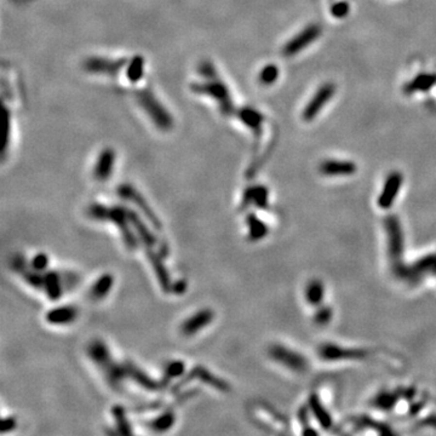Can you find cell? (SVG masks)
I'll return each mask as SVG.
<instances>
[{
    "mask_svg": "<svg viewBox=\"0 0 436 436\" xmlns=\"http://www.w3.org/2000/svg\"><path fill=\"white\" fill-rule=\"evenodd\" d=\"M89 216L95 218V219H109L112 222H114L115 224H117L122 237L126 241L125 244L130 249H134L136 246L134 235L131 234V232H130V229L126 225L127 210L121 209V207H112V209H109V207L101 206V205H94V206L90 207Z\"/></svg>",
    "mask_w": 436,
    "mask_h": 436,
    "instance_id": "obj_1",
    "label": "cell"
},
{
    "mask_svg": "<svg viewBox=\"0 0 436 436\" xmlns=\"http://www.w3.org/2000/svg\"><path fill=\"white\" fill-rule=\"evenodd\" d=\"M269 355L274 361L297 373H303L308 369V361L302 354L288 349L285 345L274 344L269 349Z\"/></svg>",
    "mask_w": 436,
    "mask_h": 436,
    "instance_id": "obj_2",
    "label": "cell"
},
{
    "mask_svg": "<svg viewBox=\"0 0 436 436\" xmlns=\"http://www.w3.org/2000/svg\"><path fill=\"white\" fill-rule=\"evenodd\" d=\"M386 234H388L389 256H390L391 262L395 264L396 270L400 271V261L403 253V234L398 218L394 216L386 218Z\"/></svg>",
    "mask_w": 436,
    "mask_h": 436,
    "instance_id": "obj_3",
    "label": "cell"
},
{
    "mask_svg": "<svg viewBox=\"0 0 436 436\" xmlns=\"http://www.w3.org/2000/svg\"><path fill=\"white\" fill-rule=\"evenodd\" d=\"M319 355L326 361H352V360L366 359L369 352L364 349L345 348L342 345L327 343L319 348Z\"/></svg>",
    "mask_w": 436,
    "mask_h": 436,
    "instance_id": "obj_4",
    "label": "cell"
},
{
    "mask_svg": "<svg viewBox=\"0 0 436 436\" xmlns=\"http://www.w3.org/2000/svg\"><path fill=\"white\" fill-rule=\"evenodd\" d=\"M320 34H321V28L317 24H310V26L305 27L292 40L286 44L285 48H284V55L293 56L300 51L304 50L308 45H310L317 40Z\"/></svg>",
    "mask_w": 436,
    "mask_h": 436,
    "instance_id": "obj_5",
    "label": "cell"
},
{
    "mask_svg": "<svg viewBox=\"0 0 436 436\" xmlns=\"http://www.w3.org/2000/svg\"><path fill=\"white\" fill-rule=\"evenodd\" d=\"M402 175L398 171H394L386 177L384 182L383 189H382L381 195L378 198V206L383 210H388L393 206L396 197L399 195V192L402 185Z\"/></svg>",
    "mask_w": 436,
    "mask_h": 436,
    "instance_id": "obj_6",
    "label": "cell"
},
{
    "mask_svg": "<svg viewBox=\"0 0 436 436\" xmlns=\"http://www.w3.org/2000/svg\"><path fill=\"white\" fill-rule=\"evenodd\" d=\"M335 91V87L333 84H325L317 91V94L313 96L309 103L305 107L303 112V119L310 121L318 115V113L324 108L325 104L333 97Z\"/></svg>",
    "mask_w": 436,
    "mask_h": 436,
    "instance_id": "obj_7",
    "label": "cell"
},
{
    "mask_svg": "<svg viewBox=\"0 0 436 436\" xmlns=\"http://www.w3.org/2000/svg\"><path fill=\"white\" fill-rule=\"evenodd\" d=\"M215 314L210 309H202L198 312L197 314L188 318L182 325H181V332L185 335H193L199 332L202 327H206L214 319Z\"/></svg>",
    "mask_w": 436,
    "mask_h": 436,
    "instance_id": "obj_8",
    "label": "cell"
},
{
    "mask_svg": "<svg viewBox=\"0 0 436 436\" xmlns=\"http://www.w3.org/2000/svg\"><path fill=\"white\" fill-rule=\"evenodd\" d=\"M119 193H120V195H121L122 198H125V199L131 200V201H134V204H136L137 206L139 207V210H141V211L143 212L144 215H146L147 218H148V219H149V222H151V224L154 225V227H155V228H160L161 227L160 220L158 219V217L155 216V214H153V211H151V207H149L148 205H147V202L144 201L143 198H142L141 195H139V193H137L136 190L132 189V188L129 187V185H124V187L120 188Z\"/></svg>",
    "mask_w": 436,
    "mask_h": 436,
    "instance_id": "obj_9",
    "label": "cell"
},
{
    "mask_svg": "<svg viewBox=\"0 0 436 436\" xmlns=\"http://www.w3.org/2000/svg\"><path fill=\"white\" fill-rule=\"evenodd\" d=\"M322 175L337 177V176H350L356 172V165L352 161L326 160L320 165Z\"/></svg>",
    "mask_w": 436,
    "mask_h": 436,
    "instance_id": "obj_10",
    "label": "cell"
},
{
    "mask_svg": "<svg viewBox=\"0 0 436 436\" xmlns=\"http://www.w3.org/2000/svg\"><path fill=\"white\" fill-rule=\"evenodd\" d=\"M78 317V310L72 305H63L52 309L46 314L48 322L53 325H65L74 321Z\"/></svg>",
    "mask_w": 436,
    "mask_h": 436,
    "instance_id": "obj_11",
    "label": "cell"
},
{
    "mask_svg": "<svg viewBox=\"0 0 436 436\" xmlns=\"http://www.w3.org/2000/svg\"><path fill=\"white\" fill-rule=\"evenodd\" d=\"M304 295L308 304L314 305V307L321 304L325 298V286L322 281L318 280V279L309 281L305 287Z\"/></svg>",
    "mask_w": 436,
    "mask_h": 436,
    "instance_id": "obj_12",
    "label": "cell"
},
{
    "mask_svg": "<svg viewBox=\"0 0 436 436\" xmlns=\"http://www.w3.org/2000/svg\"><path fill=\"white\" fill-rule=\"evenodd\" d=\"M309 406L310 411H312L313 415L315 416V418L319 420V423L322 425V428L330 429V428L332 427V419H331L330 413L327 412V410L324 407V405H322L319 396L313 394V395L309 398Z\"/></svg>",
    "mask_w": 436,
    "mask_h": 436,
    "instance_id": "obj_13",
    "label": "cell"
},
{
    "mask_svg": "<svg viewBox=\"0 0 436 436\" xmlns=\"http://www.w3.org/2000/svg\"><path fill=\"white\" fill-rule=\"evenodd\" d=\"M254 202L261 209H266L268 205V190L264 187H252L245 192L244 195V205L242 209L249 205V202Z\"/></svg>",
    "mask_w": 436,
    "mask_h": 436,
    "instance_id": "obj_14",
    "label": "cell"
},
{
    "mask_svg": "<svg viewBox=\"0 0 436 436\" xmlns=\"http://www.w3.org/2000/svg\"><path fill=\"white\" fill-rule=\"evenodd\" d=\"M436 84V75L434 74H420L412 80L406 86V94H413L416 91H427L433 85Z\"/></svg>",
    "mask_w": 436,
    "mask_h": 436,
    "instance_id": "obj_15",
    "label": "cell"
},
{
    "mask_svg": "<svg viewBox=\"0 0 436 436\" xmlns=\"http://www.w3.org/2000/svg\"><path fill=\"white\" fill-rule=\"evenodd\" d=\"M246 222L247 227H249L250 239L253 240V241H257V240H261L267 236V234H268V227L264 224L263 220H261L258 217L254 216V215H250V216H247Z\"/></svg>",
    "mask_w": 436,
    "mask_h": 436,
    "instance_id": "obj_16",
    "label": "cell"
},
{
    "mask_svg": "<svg viewBox=\"0 0 436 436\" xmlns=\"http://www.w3.org/2000/svg\"><path fill=\"white\" fill-rule=\"evenodd\" d=\"M113 276L110 274H103L99 280H96V283L92 285L91 287V297L94 300L100 301L102 298L106 297L107 295L109 293L110 288L113 286Z\"/></svg>",
    "mask_w": 436,
    "mask_h": 436,
    "instance_id": "obj_17",
    "label": "cell"
},
{
    "mask_svg": "<svg viewBox=\"0 0 436 436\" xmlns=\"http://www.w3.org/2000/svg\"><path fill=\"white\" fill-rule=\"evenodd\" d=\"M148 257H149V261H151V266H153L154 270L156 271V276H158L159 283H160L161 287H163L164 290L168 291L170 290L171 283H170V278H168V271H166V268L164 267V264L161 263L160 258H159V257L156 256L154 252L149 251Z\"/></svg>",
    "mask_w": 436,
    "mask_h": 436,
    "instance_id": "obj_18",
    "label": "cell"
},
{
    "mask_svg": "<svg viewBox=\"0 0 436 436\" xmlns=\"http://www.w3.org/2000/svg\"><path fill=\"white\" fill-rule=\"evenodd\" d=\"M113 159H114V156L109 151H104L103 154H101L99 164H97L96 168H95V177L97 180L106 181L109 177L110 171H112L113 168Z\"/></svg>",
    "mask_w": 436,
    "mask_h": 436,
    "instance_id": "obj_19",
    "label": "cell"
},
{
    "mask_svg": "<svg viewBox=\"0 0 436 436\" xmlns=\"http://www.w3.org/2000/svg\"><path fill=\"white\" fill-rule=\"evenodd\" d=\"M192 373L195 374L197 377H199V378L201 379L202 382H205L206 384H210V386H215V388L218 389V390L220 391L229 390V386H228L224 381L218 379L216 376L210 373L207 369H202V367H195V369L192 371Z\"/></svg>",
    "mask_w": 436,
    "mask_h": 436,
    "instance_id": "obj_20",
    "label": "cell"
},
{
    "mask_svg": "<svg viewBox=\"0 0 436 436\" xmlns=\"http://www.w3.org/2000/svg\"><path fill=\"white\" fill-rule=\"evenodd\" d=\"M44 288L51 300H56L62 296V287L57 274L50 273L44 276Z\"/></svg>",
    "mask_w": 436,
    "mask_h": 436,
    "instance_id": "obj_21",
    "label": "cell"
},
{
    "mask_svg": "<svg viewBox=\"0 0 436 436\" xmlns=\"http://www.w3.org/2000/svg\"><path fill=\"white\" fill-rule=\"evenodd\" d=\"M173 422H175V417H173L172 413L166 412L165 415L160 416L159 418L154 419L153 422L151 423V428L153 430H156V432H165V430H168V428H171Z\"/></svg>",
    "mask_w": 436,
    "mask_h": 436,
    "instance_id": "obj_22",
    "label": "cell"
},
{
    "mask_svg": "<svg viewBox=\"0 0 436 436\" xmlns=\"http://www.w3.org/2000/svg\"><path fill=\"white\" fill-rule=\"evenodd\" d=\"M279 77V70L276 68V66L274 65H268L261 70L259 73V80H261L262 84L264 85H270L273 83H275V80Z\"/></svg>",
    "mask_w": 436,
    "mask_h": 436,
    "instance_id": "obj_23",
    "label": "cell"
},
{
    "mask_svg": "<svg viewBox=\"0 0 436 436\" xmlns=\"http://www.w3.org/2000/svg\"><path fill=\"white\" fill-rule=\"evenodd\" d=\"M396 400H398V396H396L395 394L386 391V393H382L377 396L376 406H378L379 408H383V410H390V408H393V406L395 405Z\"/></svg>",
    "mask_w": 436,
    "mask_h": 436,
    "instance_id": "obj_24",
    "label": "cell"
},
{
    "mask_svg": "<svg viewBox=\"0 0 436 436\" xmlns=\"http://www.w3.org/2000/svg\"><path fill=\"white\" fill-rule=\"evenodd\" d=\"M332 319V309L330 307H321L314 315V321L320 326H325Z\"/></svg>",
    "mask_w": 436,
    "mask_h": 436,
    "instance_id": "obj_25",
    "label": "cell"
},
{
    "mask_svg": "<svg viewBox=\"0 0 436 436\" xmlns=\"http://www.w3.org/2000/svg\"><path fill=\"white\" fill-rule=\"evenodd\" d=\"M32 264V269L35 271H43L45 270L46 267L49 264V259L48 256L45 253H38L33 257L31 262Z\"/></svg>",
    "mask_w": 436,
    "mask_h": 436,
    "instance_id": "obj_26",
    "label": "cell"
},
{
    "mask_svg": "<svg viewBox=\"0 0 436 436\" xmlns=\"http://www.w3.org/2000/svg\"><path fill=\"white\" fill-rule=\"evenodd\" d=\"M183 371H184V365H183V362L173 361L171 362V364L168 366V369H166V377H168V379L176 378V377L181 376V374L183 373Z\"/></svg>",
    "mask_w": 436,
    "mask_h": 436,
    "instance_id": "obj_27",
    "label": "cell"
},
{
    "mask_svg": "<svg viewBox=\"0 0 436 436\" xmlns=\"http://www.w3.org/2000/svg\"><path fill=\"white\" fill-rule=\"evenodd\" d=\"M331 12L337 18H342V17H344L349 12V6H348L347 2H337V4H335L332 6Z\"/></svg>",
    "mask_w": 436,
    "mask_h": 436,
    "instance_id": "obj_28",
    "label": "cell"
},
{
    "mask_svg": "<svg viewBox=\"0 0 436 436\" xmlns=\"http://www.w3.org/2000/svg\"><path fill=\"white\" fill-rule=\"evenodd\" d=\"M16 428V420L14 418H6V419H2L1 422V433L5 434L7 432H11Z\"/></svg>",
    "mask_w": 436,
    "mask_h": 436,
    "instance_id": "obj_29",
    "label": "cell"
}]
</instances>
